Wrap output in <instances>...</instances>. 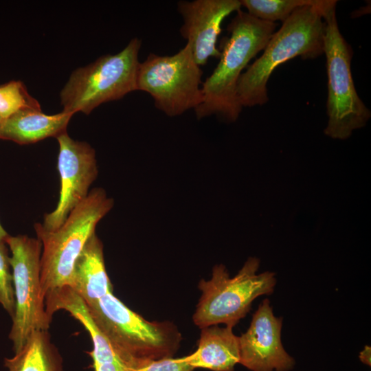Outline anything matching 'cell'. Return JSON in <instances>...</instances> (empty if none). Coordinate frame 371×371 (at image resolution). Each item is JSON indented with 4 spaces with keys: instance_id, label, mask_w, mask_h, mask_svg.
Segmentation results:
<instances>
[{
    "instance_id": "16",
    "label": "cell",
    "mask_w": 371,
    "mask_h": 371,
    "mask_svg": "<svg viewBox=\"0 0 371 371\" xmlns=\"http://www.w3.org/2000/svg\"><path fill=\"white\" fill-rule=\"evenodd\" d=\"M4 363L8 371H63L61 357L47 330L33 332L23 348Z\"/></svg>"
},
{
    "instance_id": "15",
    "label": "cell",
    "mask_w": 371,
    "mask_h": 371,
    "mask_svg": "<svg viewBox=\"0 0 371 371\" xmlns=\"http://www.w3.org/2000/svg\"><path fill=\"white\" fill-rule=\"evenodd\" d=\"M69 286L86 304L113 292L112 284L106 271L103 245L95 233L89 238L78 258Z\"/></svg>"
},
{
    "instance_id": "14",
    "label": "cell",
    "mask_w": 371,
    "mask_h": 371,
    "mask_svg": "<svg viewBox=\"0 0 371 371\" xmlns=\"http://www.w3.org/2000/svg\"><path fill=\"white\" fill-rule=\"evenodd\" d=\"M73 114L62 111L47 115L41 110L23 109L5 118L0 125V139L29 144L67 132Z\"/></svg>"
},
{
    "instance_id": "8",
    "label": "cell",
    "mask_w": 371,
    "mask_h": 371,
    "mask_svg": "<svg viewBox=\"0 0 371 371\" xmlns=\"http://www.w3.org/2000/svg\"><path fill=\"white\" fill-rule=\"evenodd\" d=\"M202 75L203 71L186 43L174 55L150 53L139 63L137 91L150 94L157 109L174 117L201 104Z\"/></svg>"
},
{
    "instance_id": "17",
    "label": "cell",
    "mask_w": 371,
    "mask_h": 371,
    "mask_svg": "<svg viewBox=\"0 0 371 371\" xmlns=\"http://www.w3.org/2000/svg\"><path fill=\"white\" fill-rule=\"evenodd\" d=\"M241 6L251 16L265 21L284 22L297 9L316 0H240Z\"/></svg>"
},
{
    "instance_id": "11",
    "label": "cell",
    "mask_w": 371,
    "mask_h": 371,
    "mask_svg": "<svg viewBox=\"0 0 371 371\" xmlns=\"http://www.w3.org/2000/svg\"><path fill=\"white\" fill-rule=\"evenodd\" d=\"M282 318L276 317L265 299L254 313L249 327L238 337L239 363L251 371H290L294 359L284 350Z\"/></svg>"
},
{
    "instance_id": "23",
    "label": "cell",
    "mask_w": 371,
    "mask_h": 371,
    "mask_svg": "<svg viewBox=\"0 0 371 371\" xmlns=\"http://www.w3.org/2000/svg\"><path fill=\"white\" fill-rule=\"evenodd\" d=\"M5 118L0 114V125L2 124Z\"/></svg>"
},
{
    "instance_id": "21",
    "label": "cell",
    "mask_w": 371,
    "mask_h": 371,
    "mask_svg": "<svg viewBox=\"0 0 371 371\" xmlns=\"http://www.w3.org/2000/svg\"><path fill=\"white\" fill-rule=\"evenodd\" d=\"M359 359L360 361L370 367L371 363H370V357H371V348L370 346H366L363 350H361L359 353Z\"/></svg>"
},
{
    "instance_id": "6",
    "label": "cell",
    "mask_w": 371,
    "mask_h": 371,
    "mask_svg": "<svg viewBox=\"0 0 371 371\" xmlns=\"http://www.w3.org/2000/svg\"><path fill=\"white\" fill-rule=\"evenodd\" d=\"M259 266V259L250 257L232 278L224 265L214 266L211 278L199 284L202 294L193 315L194 323L201 328L218 324L236 325L249 312L256 298L274 291L275 273L257 274Z\"/></svg>"
},
{
    "instance_id": "20",
    "label": "cell",
    "mask_w": 371,
    "mask_h": 371,
    "mask_svg": "<svg viewBox=\"0 0 371 371\" xmlns=\"http://www.w3.org/2000/svg\"><path fill=\"white\" fill-rule=\"evenodd\" d=\"M129 371H193L182 357H166L159 359L139 360L132 363Z\"/></svg>"
},
{
    "instance_id": "22",
    "label": "cell",
    "mask_w": 371,
    "mask_h": 371,
    "mask_svg": "<svg viewBox=\"0 0 371 371\" xmlns=\"http://www.w3.org/2000/svg\"><path fill=\"white\" fill-rule=\"evenodd\" d=\"M9 236V235L7 234V232L4 230L3 227L1 226L0 223V242L1 243H5V240Z\"/></svg>"
},
{
    "instance_id": "4",
    "label": "cell",
    "mask_w": 371,
    "mask_h": 371,
    "mask_svg": "<svg viewBox=\"0 0 371 371\" xmlns=\"http://www.w3.org/2000/svg\"><path fill=\"white\" fill-rule=\"evenodd\" d=\"M86 306L114 352L128 366L139 360L171 357L179 347L181 335L173 324L145 319L113 292Z\"/></svg>"
},
{
    "instance_id": "10",
    "label": "cell",
    "mask_w": 371,
    "mask_h": 371,
    "mask_svg": "<svg viewBox=\"0 0 371 371\" xmlns=\"http://www.w3.org/2000/svg\"><path fill=\"white\" fill-rule=\"evenodd\" d=\"M56 138L60 190L56 207L44 216L42 226L49 231L59 228L72 210L87 198L98 174L95 151L90 144L73 139L67 132Z\"/></svg>"
},
{
    "instance_id": "2",
    "label": "cell",
    "mask_w": 371,
    "mask_h": 371,
    "mask_svg": "<svg viewBox=\"0 0 371 371\" xmlns=\"http://www.w3.org/2000/svg\"><path fill=\"white\" fill-rule=\"evenodd\" d=\"M325 0L297 9L271 36L262 54L246 67L237 85L240 106L263 105L269 100L267 82L280 65L300 56L304 59L321 56L324 23L322 8Z\"/></svg>"
},
{
    "instance_id": "5",
    "label": "cell",
    "mask_w": 371,
    "mask_h": 371,
    "mask_svg": "<svg viewBox=\"0 0 371 371\" xmlns=\"http://www.w3.org/2000/svg\"><path fill=\"white\" fill-rule=\"evenodd\" d=\"M337 1L325 0L322 6L324 23L323 54L328 76L327 115L324 134L346 139L363 127L371 116L370 109L356 91L351 72L352 49L341 34L336 18Z\"/></svg>"
},
{
    "instance_id": "1",
    "label": "cell",
    "mask_w": 371,
    "mask_h": 371,
    "mask_svg": "<svg viewBox=\"0 0 371 371\" xmlns=\"http://www.w3.org/2000/svg\"><path fill=\"white\" fill-rule=\"evenodd\" d=\"M276 27V23L236 12L227 26L228 36L221 40L220 60L202 83V101L194 109L198 119L212 115L229 122L238 119L243 109L237 98L238 80L249 61L264 50Z\"/></svg>"
},
{
    "instance_id": "12",
    "label": "cell",
    "mask_w": 371,
    "mask_h": 371,
    "mask_svg": "<svg viewBox=\"0 0 371 371\" xmlns=\"http://www.w3.org/2000/svg\"><path fill=\"white\" fill-rule=\"evenodd\" d=\"M239 0L180 1L177 10L183 17L180 28L183 38L187 40L194 58L200 67L210 57L219 58L221 52L216 47L223 20L231 13L240 10Z\"/></svg>"
},
{
    "instance_id": "7",
    "label": "cell",
    "mask_w": 371,
    "mask_h": 371,
    "mask_svg": "<svg viewBox=\"0 0 371 371\" xmlns=\"http://www.w3.org/2000/svg\"><path fill=\"white\" fill-rule=\"evenodd\" d=\"M141 45V40L134 38L120 52L74 70L60 91L63 111L89 114L101 104L137 91Z\"/></svg>"
},
{
    "instance_id": "3",
    "label": "cell",
    "mask_w": 371,
    "mask_h": 371,
    "mask_svg": "<svg viewBox=\"0 0 371 371\" xmlns=\"http://www.w3.org/2000/svg\"><path fill=\"white\" fill-rule=\"evenodd\" d=\"M113 204L104 189L93 188L57 229L49 231L41 223L34 224L42 244L41 283L44 297L49 291L71 284L78 258Z\"/></svg>"
},
{
    "instance_id": "18",
    "label": "cell",
    "mask_w": 371,
    "mask_h": 371,
    "mask_svg": "<svg viewBox=\"0 0 371 371\" xmlns=\"http://www.w3.org/2000/svg\"><path fill=\"white\" fill-rule=\"evenodd\" d=\"M23 109L41 110L38 102L20 80L0 85V114L5 119Z\"/></svg>"
},
{
    "instance_id": "19",
    "label": "cell",
    "mask_w": 371,
    "mask_h": 371,
    "mask_svg": "<svg viewBox=\"0 0 371 371\" xmlns=\"http://www.w3.org/2000/svg\"><path fill=\"white\" fill-rule=\"evenodd\" d=\"M5 244L0 242V304L12 317L15 308V298L10 257Z\"/></svg>"
},
{
    "instance_id": "13",
    "label": "cell",
    "mask_w": 371,
    "mask_h": 371,
    "mask_svg": "<svg viewBox=\"0 0 371 371\" xmlns=\"http://www.w3.org/2000/svg\"><path fill=\"white\" fill-rule=\"evenodd\" d=\"M232 328L217 325L201 328L197 349L182 359L194 369L234 371L239 363V339Z\"/></svg>"
},
{
    "instance_id": "9",
    "label": "cell",
    "mask_w": 371,
    "mask_h": 371,
    "mask_svg": "<svg viewBox=\"0 0 371 371\" xmlns=\"http://www.w3.org/2000/svg\"><path fill=\"white\" fill-rule=\"evenodd\" d=\"M5 243L12 254L10 263L15 298L9 337L16 353L33 332L47 330L52 319L45 310L41 283V241L25 235H9Z\"/></svg>"
}]
</instances>
